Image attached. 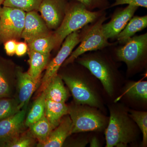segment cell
<instances>
[{
	"mask_svg": "<svg viewBox=\"0 0 147 147\" xmlns=\"http://www.w3.org/2000/svg\"><path fill=\"white\" fill-rule=\"evenodd\" d=\"M27 108L0 121V146L5 147L21 134L25 122Z\"/></svg>",
	"mask_w": 147,
	"mask_h": 147,
	"instance_id": "cell-12",
	"label": "cell"
},
{
	"mask_svg": "<svg viewBox=\"0 0 147 147\" xmlns=\"http://www.w3.org/2000/svg\"><path fill=\"white\" fill-rule=\"evenodd\" d=\"M28 49V46L26 42H17L15 54L18 57L23 56L26 53Z\"/></svg>",
	"mask_w": 147,
	"mask_h": 147,
	"instance_id": "cell-32",
	"label": "cell"
},
{
	"mask_svg": "<svg viewBox=\"0 0 147 147\" xmlns=\"http://www.w3.org/2000/svg\"><path fill=\"white\" fill-rule=\"evenodd\" d=\"M74 63L72 71L59 74L71 92L74 101L96 107L104 113L107 96L101 83L86 67Z\"/></svg>",
	"mask_w": 147,
	"mask_h": 147,
	"instance_id": "cell-2",
	"label": "cell"
},
{
	"mask_svg": "<svg viewBox=\"0 0 147 147\" xmlns=\"http://www.w3.org/2000/svg\"><path fill=\"white\" fill-rule=\"evenodd\" d=\"M17 76V98L18 107L21 110L27 108L32 95L35 90L37 83L28 72L18 71Z\"/></svg>",
	"mask_w": 147,
	"mask_h": 147,
	"instance_id": "cell-16",
	"label": "cell"
},
{
	"mask_svg": "<svg viewBox=\"0 0 147 147\" xmlns=\"http://www.w3.org/2000/svg\"><path fill=\"white\" fill-rule=\"evenodd\" d=\"M34 143L33 137L29 134L21 136L7 144V147H29L32 146Z\"/></svg>",
	"mask_w": 147,
	"mask_h": 147,
	"instance_id": "cell-28",
	"label": "cell"
},
{
	"mask_svg": "<svg viewBox=\"0 0 147 147\" xmlns=\"http://www.w3.org/2000/svg\"><path fill=\"white\" fill-rule=\"evenodd\" d=\"M129 115L139 127L142 134V147L147 146V112L128 109Z\"/></svg>",
	"mask_w": 147,
	"mask_h": 147,
	"instance_id": "cell-24",
	"label": "cell"
},
{
	"mask_svg": "<svg viewBox=\"0 0 147 147\" xmlns=\"http://www.w3.org/2000/svg\"><path fill=\"white\" fill-rule=\"evenodd\" d=\"M108 48L84 53L74 61L86 67L99 80L107 96L115 99L123 86L124 78Z\"/></svg>",
	"mask_w": 147,
	"mask_h": 147,
	"instance_id": "cell-1",
	"label": "cell"
},
{
	"mask_svg": "<svg viewBox=\"0 0 147 147\" xmlns=\"http://www.w3.org/2000/svg\"><path fill=\"white\" fill-rule=\"evenodd\" d=\"M20 110L16 99L0 98V121L13 115Z\"/></svg>",
	"mask_w": 147,
	"mask_h": 147,
	"instance_id": "cell-26",
	"label": "cell"
},
{
	"mask_svg": "<svg viewBox=\"0 0 147 147\" xmlns=\"http://www.w3.org/2000/svg\"><path fill=\"white\" fill-rule=\"evenodd\" d=\"M42 0H4V6L18 9L27 12L38 9Z\"/></svg>",
	"mask_w": 147,
	"mask_h": 147,
	"instance_id": "cell-25",
	"label": "cell"
},
{
	"mask_svg": "<svg viewBox=\"0 0 147 147\" xmlns=\"http://www.w3.org/2000/svg\"><path fill=\"white\" fill-rule=\"evenodd\" d=\"M108 19L105 11L96 21L82 28L83 37L79 46L72 51L62 66L72 63L84 53L103 50L117 45V42H109L102 30V24Z\"/></svg>",
	"mask_w": 147,
	"mask_h": 147,
	"instance_id": "cell-7",
	"label": "cell"
},
{
	"mask_svg": "<svg viewBox=\"0 0 147 147\" xmlns=\"http://www.w3.org/2000/svg\"><path fill=\"white\" fill-rule=\"evenodd\" d=\"M90 147H99L102 146L101 143L98 137L96 136H90L89 138Z\"/></svg>",
	"mask_w": 147,
	"mask_h": 147,
	"instance_id": "cell-33",
	"label": "cell"
},
{
	"mask_svg": "<svg viewBox=\"0 0 147 147\" xmlns=\"http://www.w3.org/2000/svg\"><path fill=\"white\" fill-rule=\"evenodd\" d=\"M109 122L105 129L106 147H126L137 142L140 129L129 115L128 108L118 102L109 103Z\"/></svg>",
	"mask_w": 147,
	"mask_h": 147,
	"instance_id": "cell-3",
	"label": "cell"
},
{
	"mask_svg": "<svg viewBox=\"0 0 147 147\" xmlns=\"http://www.w3.org/2000/svg\"><path fill=\"white\" fill-rule=\"evenodd\" d=\"M71 1V0H70ZM82 3L90 11H106L110 8V4L109 0H74Z\"/></svg>",
	"mask_w": 147,
	"mask_h": 147,
	"instance_id": "cell-27",
	"label": "cell"
},
{
	"mask_svg": "<svg viewBox=\"0 0 147 147\" xmlns=\"http://www.w3.org/2000/svg\"><path fill=\"white\" fill-rule=\"evenodd\" d=\"M56 46L53 33L37 38L28 44L29 50L44 54H50L51 51L56 48Z\"/></svg>",
	"mask_w": 147,
	"mask_h": 147,
	"instance_id": "cell-23",
	"label": "cell"
},
{
	"mask_svg": "<svg viewBox=\"0 0 147 147\" xmlns=\"http://www.w3.org/2000/svg\"><path fill=\"white\" fill-rule=\"evenodd\" d=\"M46 99L44 93L42 92L40 95L35 100L29 111L26 118L25 119L24 124L29 127L32 124L39 120L45 116Z\"/></svg>",
	"mask_w": 147,
	"mask_h": 147,
	"instance_id": "cell-22",
	"label": "cell"
},
{
	"mask_svg": "<svg viewBox=\"0 0 147 147\" xmlns=\"http://www.w3.org/2000/svg\"><path fill=\"white\" fill-rule=\"evenodd\" d=\"M111 54L116 61L126 64L129 77L143 71L147 65V33L134 35L123 44L112 47Z\"/></svg>",
	"mask_w": 147,
	"mask_h": 147,
	"instance_id": "cell-4",
	"label": "cell"
},
{
	"mask_svg": "<svg viewBox=\"0 0 147 147\" xmlns=\"http://www.w3.org/2000/svg\"><path fill=\"white\" fill-rule=\"evenodd\" d=\"M71 1V3L67 4L62 22L53 32L57 48L60 47L69 35L94 23L105 12L103 10H88L82 3Z\"/></svg>",
	"mask_w": 147,
	"mask_h": 147,
	"instance_id": "cell-5",
	"label": "cell"
},
{
	"mask_svg": "<svg viewBox=\"0 0 147 147\" xmlns=\"http://www.w3.org/2000/svg\"><path fill=\"white\" fill-rule=\"evenodd\" d=\"M29 55L30 68L28 72L38 84L40 74L48 64L50 54L29 50Z\"/></svg>",
	"mask_w": 147,
	"mask_h": 147,
	"instance_id": "cell-20",
	"label": "cell"
},
{
	"mask_svg": "<svg viewBox=\"0 0 147 147\" xmlns=\"http://www.w3.org/2000/svg\"><path fill=\"white\" fill-rule=\"evenodd\" d=\"M26 15L21 9L0 6V42L21 37Z\"/></svg>",
	"mask_w": 147,
	"mask_h": 147,
	"instance_id": "cell-8",
	"label": "cell"
},
{
	"mask_svg": "<svg viewBox=\"0 0 147 147\" xmlns=\"http://www.w3.org/2000/svg\"><path fill=\"white\" fill-rule=\"evenodd\" d=\"M10 84L8 80L0 67V98L8 97L10 94Z\"/></svg>",
	"mask_w": 147,
	"mask_h": 147,
	"instance_id": "cell-29",
	"label": "cell"
},
{
	"mask_svg": "<svg viewBox=\"0 0 147 147\" xmlns=\"http://www.w3.org/2000/svg\"><path fill=\"white\" fill-rule=\"evenodd\" d=\"M42 92L46 100L57 102H65L69 96L63 80L58 74L51 79Z\"/></svg>",
	"mask_w": 147,
	"mask_h": 147,
	"instance_id": "cell-17",
	"label": "cell"
},
{
	"mask_svg": "<svg viewBox=\"0 0 147 147\" xmlns=\"http://www.w3.org/2000/svg\"><path fill=\"white\" fill-rule=\"evenodd\" d=\"M147 27V15L141 16H133L117 36V42L120 45L123 44L137 32L143 30Z\"/></svg>",
	"mask_w": 147,
	"mask_h": 147,
	"instance_id": "cell-18",
	"label": "cell"
},
{
	"mask_svg": "<svg viewBox=\"0 0 147 147\" xmlns=\"http://www.w3.org/2000/svg\"><path fill=\"white\" fill-rule=\"evenodd\" d=\"M17 42L15 39L9 40L5 42V50L9 56H12L15 54Z\"/></svg>",
	"mask_w": 147,
	"mask_h": 147,
	"instance_id": "cell-31",
	"label": "cell"
},
{
	"mask_svg": "<svg viewBox=\"0 0 147 147\" xmlns=\"http://www.w3.org/2000/svg\"><path fill=\"white\" fill-rule=\"evenodd\" d=\"M68 115L73 125L72 134L105 131L109 117L97 108L73 101L68 105Z\"/></svg>",
	"mask_w": 147,
	"mask_h": 147,
	"instance_id": "cell-6",
	"label": "cell"
},
{
	"mask_svg": "<svg viewBox=\"0 0 147 147\" xmlns=\"http://www.w3.org/2000/svg\"><path fill=\"white\" fill-rule=\"evenodd\" d=\"M28 127L30 135L37 139L38 144L45 142L53 129V127L45 116L32 124Z\"/></svg>",
	"mask_w": 147,
	"mask_h": 147,
	"instance_id": "cell-21",
	"label": "cell"
},
{
	"mask_svg": "<svg viewBox=\"0 0 147 147\" xmlns=\"http://www.w3.org/2000/svg\"><path fill=\"white\" fill-rule=\"evenodd\" d=\"M123 86L114 102H118L123 99L132 104L142 106L146 105L147 81H129Z\"/></svg>",
	"mask_w": 147,
	"mask_h": 147,
	"instance_id": "cell-13",
	"label": "cell"
},
{
	"mask_svg": "<svg viewBox=\"0 0 147 147\" xmlns=\"http://www.w3.org/2000/svg\"><path fill=\"white\" fill-rule=\"evenodd\" d=\"M67 0H42L38 8L48 28L56 30L62 22Z\"/></svg>",
	"mask_w": 147,
	"mask_h": 147,
	"instance_id": "cell-11",
	"label": "cell"
},
{
	"mask_svg": "<svg viewBox=\"0 0 147 147\" xmlns=\"http://www.w3.org/2000/svg\"><path fill=\"white\" fill-rule=\"evenodd\" d=\"M115 2L110 5V8L117 6L128 5L147 8V0H114Z\"/></svg>",
	"mask_w": 147,
	"mask_h": 147,
	"instance_id": "cell-30",
	"label": "cell"
},
{
	"mask_svg": "<svg viewBox=\"0 0 147 147\" xmlns=\"http://www.w3.org/2000/svg\"><path fill=\"white\" fill-rule=\"evenodd\" d=\"M68 114V105L65 102L46 100L45 116L53 129L59 125L64 116Z\"/></svg>",
	"mask_w": 147,
	"mask_h": 147,
	"instance_id": "cell-19",
	"label": "cell"
},
{
	"mask_svg": "<svg viewBox=\"0 0 147 147\" xmlns=\"http://www.w3.org/2000/svg\"><path fill=\"white\" fill-rule=\"evenodd\" d=\"M48 27L42 18L35 11L26 13L21 37L28 44L37 38L50 34Z\"/></svg>",
	"mask_w": 147,
	"mask_h": 147,
	"instance_id": "cell-14",
	"label": "cell"
},
{
	"mask_svg": "<svg viewBox=\"0 0 147 147\" xmlns=\"http://www.w3.org/2000/svg\"><path fill=\"white\" fill-rule=\"evenodd\" d=\"M83 34V30L82 29L74 32L66 37L56 57L47 64L41 82L42 91L51 79L57 74L64 62L69 57L75 47L79 45L82 40Z\"/></svg>",
	"mask_w": 147,
	"mask_h": 147,
	"instance_id": "cell-9",
	"label": "cell"
},
{
	"mask_svg": "<svg viewBox=\"0 0 147 147\" xmlns=\"http://www.w3.org/2000/svg\"><path fill=\"white\" fill-rule=\"evenodd\" d=\"M138 8V7L128 5L124 8L116 9L110 21L106 24H102V30L106 38L108 40L116 39Z\"/></svg>",
	"mask_w": 147,
	"mask_h": 147,
	"instance_id": "cell-10",
	"label": "cell"
},
{
	"mask_svg": "<svg viewBox=\"0 0 147 147\" xmlns=\"http://www.w3.org/2000/svg\"><path fill=\"white\" fill-rule=\"evenodd\" d=\"M72 121L68 114L64 116L57 127L53 129L45 142L38 144L39 147H62L66 139L72 134Z\"/></svg>",
	"mask_w": 147,
	"mask_h": 147,
	"instance_id": "cell-15",
	"label": "cell"
},
{
	"mask_svg": "<svg viewBox=\"0 0 147 147\" xmlns=\"http://www.w3.org/2000/svg\"><path fill=\"white\" fill-rule=\"evenodd\" d=\"M4 1V0H0V6H1V5L2 4Z\"/></svg>",
	"mask_w": 147,
	"mask_h": 147,
	"instance_id": "cell-34",
	"label": "cell"
}]
</instances>
